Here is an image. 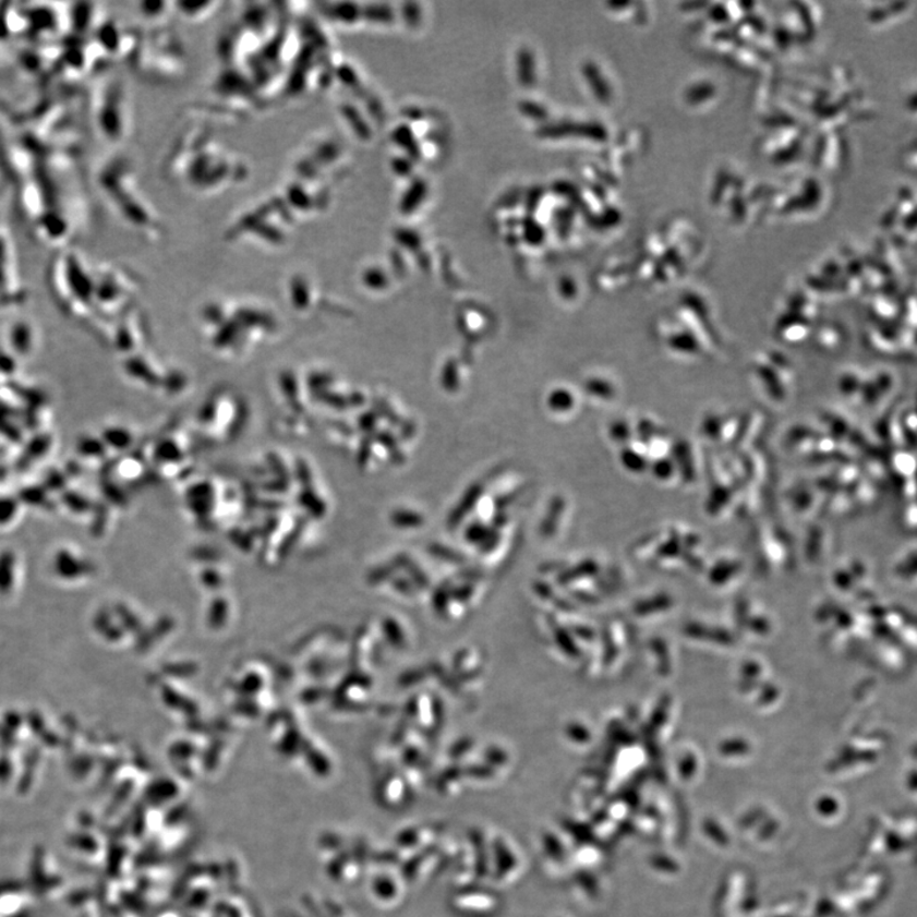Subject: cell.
Instances as JSON below:
<instances>
[{
  "instance_id": "cell-1",
  "label": "cell",
  "mask_w": 917,
  "mask_h": 917,
  "mask_svg": "<svg viewBox=\"0 0 917 917\" xmlns=\"http://www.w3.org/2000/svg\"><path fill=\"white\" fill-rule=\"evenodd\" d=\"M165 171L181 185L196 193H216L246 180L248 165L209 133L191 129L172 142Z\"/></svg>"
},
{
  "instance_id": "cell-2",
  "label": "cell",
  "mask_w": 917,
  "mask_h": 917,
  "mask_svg": "<svg viewBox=\"0 0 917 917\" xmlns=\"http://www.w3.org/2000/svg\"><path fill=\"white\" fill-rule=\"evenodd\" d=\"M95 183L104 201L121 222L142 238L160 239L161 218L143 195L131 160L123 152H112L98 166Z\"/></svg>"
},
{
  "instance_id": "cell-3",
  "label": "cell",
  "mask_w": 917,
  "mask_h": 917,
  "mask_svg": "<svg viewBox=\"0 0 917 917\" xmlns=\"http://www.w3.org/2000/svg\"><path fill=\"white\" fill-rule=\"evenodd\" d=\"M91 102L97 134L110 144L123 143L132 131V104L125 81L112 75L98 82Z\"/></svg>"
},
{
  "instance_id": "cell-4",
  "label": "cell",
  "mask_w": 917,
  "mask_h": 917,
  "mask_svg": "<svg viewBox=\"0 0 917 917\" xmlns=\"http://www.w3.org/2000/svg\"><path fill=\"white\" fill-rule=\"evenodd\" d=\"M350 150L331 134L315 136L303 146L291 166V178L330 184L347 177L350 170Z\"/></svg>"
},
{
  "instance_id": "cell-5",
  "label": "cell",
  "mask_w": 917,
  "mask_h": 917,
  "mask_svg": "<svg viewBox=\"0 0 917 917\" xmlns=\"http://www.w3.org/2000/svg\"><path fill=\"white\" fill-rule=\"evenodd\" d=\"M605 131L602 125L599 124H560V125H550L547 128L542 129L543 136H552V138H556V136H566V135H583L588 136V138H593L598 141H602L605 138Z\"/></svg>"
},
{
  "instance_id": "cell-6",
  "label": "cell",
  "mask_w": 917,
  "mask_h": 917,
  "mask_svg": "<svg viewBox=\"0 0 917 917\" xmlns=\"http://www.w3.org/2000/svg\"><path fill=\"white\" fill-rule=\"evenodd\" d=\"M427 185L423 180L417 179L411 186L407 189L403 198L400 201L401 214L406 216L413 214V212L421 206V203L426 198Z\"/></svg>"
},
{
  "instance_id": "cell-7",
  "label": "cell",
  "mask_w": 917,
  "mask_h": 917,
  "mask_svg": "<svg viewBox=\"0 0 917 917\" xmlns=\"http://www.w3.org/2000/svg\"><path fill=\"white\" fill-rule=\"evenodd\" d=\"M583 75L590 85L593 88L595 96L601 101H608L611 97L610 86L606 83L605 79L599 68L594 63H588L583 65Z\"/></svg>"
},
{
  "instance_id": "cell-8",
  "label": "cell",
  "mask_w": 917,
  "mask_h": 917,
  "mask_svg": "<svg viewBox=\"0 0 917 917\" xmlns=\"http://www.w3.org/2000/svg\"><path fill=\"white\" fill-rule=\"evenodd\" d=\"M518 75L521 85L533 86L535 82V60L528 49H521L517 58Z\"/></svg>"
},
{
  "instance_id": "cell-9",
  "label": "cell",
  "mask_w": 917,
  "mask_h": 917,
  "mask_svg": "<svg viewBox=\"0 0 917 917\" xmlns=\"http://www.w3.org/2000/svg\"><path fill=\"white\" fill-rule=\"evenodd\" d=\"M176 5L179 9L178 12L183 14V16L185 19L191 20V21H196V20H206L207 17L210 16V14H214L215 11H216V7H218L219 3H214V2H207V3L185 2V3H178Z\"/></svg>"
},
{
  "instance_id": "cell-10",
  "label": "cell",
  "mask_w": 917,
  "mask_h": 917,
  "mask_svg": "<svg viewBox=\"0 0 917 917\" xmlns=\"http://www.w3.org/2000/svg\"><path fill=\"white\" fill-rule=\"evenodd\" d=\"M521 109H522V111H524V113H527V116H528V117H530V118H538V119H540V118H544V117H545V111L543 110L542 106H538V105H535V104H533V102L522 105V106H521Z\"/></svg>"
}]
</instances>
